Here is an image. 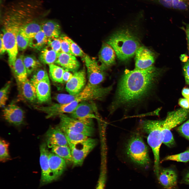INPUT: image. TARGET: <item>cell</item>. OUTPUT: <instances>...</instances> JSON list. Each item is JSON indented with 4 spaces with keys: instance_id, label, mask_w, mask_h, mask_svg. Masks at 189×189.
Listing matches in <instances>:
<instances>
[{
    "instance_id": "obj_1",
    "label": "cell",
    "mask_w": 189,
    "mask_h": 189,
    "mask_svg": "<svg viewBox=\"0 0 189 189\" xmlns=\"http://www.w3.org/2000/svg\"><path fill=\"white\" fill-rule=\"evenodd\" d=\"M158 74L153 66L143 70L126 69L118 84L111 112L122 106L135 105L149 96Z\"/></svg>"
},
{
    "instance_id": "obj_2",
    "label": "cell",
    "mask_w": 189,
    "mask_h": 189,
    "mask_svg": "<svg viewBox=\"0 0 189 189\" xmlns=\"http://www.w3.org/2000/svg\"><path fill=\"white\" fill-rule=\"evenodd\" d=\"M106 43L113 48L118 58L122 61L128 60L133 56L140 46L137 38L127 29L116 32Z\"/></svg>"
},
{
    "instance_id": "obj_3",
    "label": "cell",
    "mask_w": 189,
    "mask_h": 189,
    "mask_svg": "<svg viewBox=\"0 0 189 189\" xmlns=\"http://www.w3.org/2000/svg\"><path fill=\"white\" fill-rule=\"evenodd\" d=\"M163 120H144L140 122L139 128L147 135L148 144L152 149L154 159V171L157 177L160 167V151L162 143L161 130Z\"/></svg>"
},
{
    "instance_id": "obj_4",
    "label": "cell",
    "mask_w": 189,
    "mask_h": 189,
    "mask_svg": "<svg viewBox=\"0 0 189 189\" xmlns=\"http://www.w3.org/2000/svg\"><path fill=\"white\" fill-rule=\"evenodd\" d=\"M125 152L132 162L145 168L150 163L149 150L139 132L133 133L127 139L125 145Z\"/></svg>"
},
{
    "instance_id": "obj_5",
    "label": "cell",
    "mask_w": 189,
    "mask_h": 189,
    "mask_svg": "<svg viewBox=\"0 0 189 189\" xmlns=\"http://www.w3.org/2000/svg\"><path fill=\"white\" fill-rule=\"evenodd\" d=\"M112 87L111 85L104 87L88 83L82 90L76 95L60 93L56 95L55 99L61 104L67 103L73 100L80 103L86 101L101 100L110 92Z\"/></svg>"
},
{
    "instance_id": "obj_6",
    "label": "cell",
    "mask_w": 189,
    "mask_h": 189,
    "mask_svg": "<svg viewBox=\"0 0 189 189\" xmlns=\"http://www.w3.org/2000/svg\"><path fill=\"white\" fill-rule=\"evenodd\" d=\"M189 116V109L181 108L169 113L163 120L161 130L162 143L169 147L175 145V141L171 130L182 123Z\"/></svg>"
},
{
    "instance_id": "obj_7",
    "label": "cell",
    "mask_w": 189,
    "mask_h": 189,
    "mask_svg": "<svg viewBox=\"0 0 189 189\" xmlns=\"http://www.w3.org/2000/svg\"><path fill=\"white\" fill-rule=\"evenodd\" d=\"M3 42L8 55V63L13 64L17 59L18 52L16 36L22 26L14 22H2Z\"/></svg>"
},
{
    "instance_id": "obj_8",
    "label": "cell",
    "mask_w": 189,
    "mask_h": 189,
    "mask_svg": "<svg viewBox=\"0 0 189 189\" xmlns=\"http://www.w3.org/2000/svg\"><path fill=\"white\" fill-rule=\"evenodd\" d=\"M70 117L84 124L93 127V119H102L96 104L93 101L82 102L70 113Z\"/></svg>"
},
{
    "instance_id": "obj_9",
    "label": "cell",
    "mask_w": 189,
    "mask_h": 189,
    "mask_svg": "<svg viewBox=\"0 0 189 189\" xmlns=\"http://www.w3.org/2000/svg\"><path fill=\"white\" fill-rule=\"evenodd\" d=\"M68 142L72 158L73 167L81 166L86 158L97 145L96 139L88 138L79 142L72 143Z\"/></svg>"
},
{
    "instance_id": "obj_10",
    "label": "cell",
    "mask_w": 189,
    "mask_h": 189,
    "mask_svg": "<svg viewBox=\"0 0 189 189\" xmlns=\"http://www.w3.org/2000/svg\"><path fill=\"white\" fill-rule=\"evenodd\" d=\"M60 122L58 126L62 131H69L85 134L90 137L93 134V127L86 125L80 121L65 114L59 116Z\"/></svg>"
},
{
    "instance_id": "obj_11",
    "label": "cell",
    "mask_w": 189,
    "mask_h": 189,
    "mask_svg": "<svg viewBox=\"0 0 189 189\" xmlns=\"http://www.w3.org/2000/svg\"><path fill=\"white\" fill-rule=\"evenodd\" d=\"M87 69L88 83L92 85H99L104 80L105 70L95 59L85 54L82 57Z\"/></svg>"
},
{
    "instance_id": "obj_12",
    "label": "cell",
    "mask_w": 189,
    "mask_h": 189,
    "mask_svg": "<svg viewBox=\"0 0 189 189\" xmlns=\"http://www.w3.org/2000/svg\"><path fill=\"white\" fill-rule=\"evenodd\" d=\"M46 144L43 143L40 147V163L41 170L40 185L43 186L54 180L49 164V151Z\"/></svg>"
},
{
    "instance_id": "obj_13",
    "label": "cell",
    "mask_w": 189,
    "mask_h": 189,
    "mask_svg": "<svg viewBox=\"0 0 189 189\" xmlns=\"http://www.w3.org/2000/svg\"><path fill=\"white\" fill-rule=\"evenodd\" d=\"M2 115L6 121L15 125L19 126L23 123L24 111L15 104L12 103L4 108L2 111Z\"/></svg>"
},
{
    "instance_id": "obj_14",
    "label": "cell",
    "mask_w": 189,
    "mask_h": 189,
    "mask_svg": "<svg viewBox=\"0 0 189 189\" xmlns=\"http://www.w3.org/2000/svg\"><path fill=\"white\" fill-rule=\"evenodd\" d=\"M135 69L143 70L152 66L155 59L151 51L143 46H140L135 54Z\"/></svg>"
},
{
    "instance_id": "obj_15",
    "label": "cell",
    "mask_w": 189,
    "mask_h": 189,
    "mask_svg": "<svg viewBox=\"0 0 189 189\" xmlns=\"http://www.w3.org/2000/svg\"><path fill=\"white\" fill-rule=\"evenodd\" d=\"M86 74L84 69L74 73L66 83L65 88L69 94L75 95L80 92L86 86Z\"/></svg>"
},
{
    "instance_id": "obj_16",
    "label": "cell",
    "mask_w": 189,
    "mask_h": 189,
    "mask_svg": "<svg viewBox=\"0 0 189 189\" xmlns=\"http://www.w3.org/2000/svg\"><path fill=\"white\" fill-rule=\"evenodd\" d=\"M45 137L48 147L51 148L56 146H68L65 135L58 126L50 127L47 131Z\"/></svg>"
},
{
    "instance_id": "obj_17",
    "label": "cell",
    "mask_w": 189,
    "mask_h": 189,
    "mask_svg": "<svg viewBox=\"0 0 189 189\" xmlns=\"http://www.w3.org/2000/svg\"><path fill=\"white\" fill-rule=\"evenodd\" d=\"M157 178L165 189H177V175L176 171L171 168L160 169Z\"/></svg>"
},
{
    "instance_id": "obj_18",
    "label": "cell",
    "mask_w": 189,
    "mask_h": 189,
    "mask_svg": "<svg viewBox=\"0 0 189 189\" xmlns=\"http://www.w3.org/2000/svg\"><path fill=\"white\" fill-rule=\"evenodd\" d=\"M75 56L61 52L58 54L55 62L64 69L74 73L77 71L80 65Z\"/></svg>"
},
{
    "instance_id": "obj_19",
    "label": "cell",
    "mask_w": 189,
    "mask_h": 189,
    "mask_svg": "<svg viewBox=\"0 0 189 189\" xmlns=\"http://www.w3.org/2000/svg\"><path fill=\"white\" fill-rule=\"evenodd\" d=\"M116 53L113 48L107 43H104L99 52V61L105 70L115 62Z\"/></svg>"
},
{
    "instance_id": "obj_20",
    "label": "cell",
    "mask_w": 189,
    "mask_h": 189,
    "mask_svg": "<svg viewBox=\"0 0 189 189\" xmlns=\"http://www.w3.org/2000/svg\"><path fill=\"white\" fill-rule=\"evenodd\" d=\"M49 162L53 178L56 180L62 174L67 163L64 159L52 152H49Z\"/></svg>"
},
{
    "instance_id": "obj_21",
    "label": "cell",
    "mask_w": 189,
    "mask_h": 189,
    "mask_svg": "<svg viewBox=\"0 0 189 189\" xmlns=\"http://www.w3.org/2000/svg\"><path fill=\"white\" fill-rule=\"evenodd\" d=\"M166 8L181 12L189 11V0H146Z\"/></svg>"
},
{
    "instance_id": "obj_22",
    "label": "cell",
    "mask_w": 189,
    "mask_h": 189,
    "mask_svg": "<svg viewBox=\"0 0 189 189\" xmlns=\"http://www.w3.org/2000/svg\"><path fill=\"white\" fill-rule=\"evenodd\" d=\"M34 86L37 100L39 102L44 103L50 100V86L49 77L39 82Z\"/></svg>"
},
{
    "instance_id": "obj_23",
    "label": "cell",
    "mask_w": 189,
    "mask_h": 189,
    "mask_svg": "<svg viewBox=\"0 0 189 189\" xmlns=\"http://www.w3.org/2000/svg\"><path fill=\"white\" fill-rule=\"evenodd\" d=\"M41 30L48 38H59L61 33L59 23L53 20L44 21L42 24Z\"/></svg>"
},
{
    "instance_id": "obj_24",
    "label": "cell",
    "mask_w": 189,
    "mask_h": 189,
    "mask_svg": "<svg viewBox=\"0 0 189 189\" xmlns=\"http://www.w3.org/2000/svg\"><path fill=\"white\" fill-rule=\"evenodd\" d=\"M43 21L40 22L38 19L28 22L20 28L19 32L23 35L30 39L41 30Z\"/></svg>"
},
{
    "instance_id": "obj_25",
    "label": "cell",
    "mask_w": 189,
    "mask_h": 189,
    "mask_svg": "<svg viewBox=\"0 0 189 189\" xmlns=\"http://www.w3.org/2000/svg\"><path fill=\"white\" fill-rule=\"evenodd\" d=\"M23 56L20 55L17 57L14 65L11 68L18 83L28 78V74L23 61Z\"/></svg>"
},
{
    "instance_id": "obj_26",
    "label": "cell",
    "mask_w": 189,
    "mask_h": 189,
    "mask_svg": "<svg viewBox=\"0 0 189 189\" xmlns=\"http://www.w3.org/2000/svg\"><path fill=\"white\" fill-rule=\"evenodd\" d=\"M18 83L22 94L25 98L32 102L37 100L35 87L30 80L28 78Z\"/></svg>"
},
{
    "instance_id": "obj_27",
    "label": "cell",
    "mask_w": 189,
    "mask_h": 189,
    "mask_svg": "<svg viewBox=\"0 0 189 189\" xmlns=\"http://www.w3.org/2000/svg\"><path fill=\"white\" fill-rule=\"evenodd\" d=\"M48 38L41 30L30 39L29 46L38 50H42L47 45Z\"/></svg>"
},
{
    "instance_id": "obj_28",
    "label": "cell",
    "mask_w": 189,
    "mask_h": 189,
    "mask_svg": "<svg viewBox=\"0 0 189 189\" xmlns=\"http://www.w3.org/2000/svg\"><path fill=\"white\" fill-rule=\"evenodd\" d=\"M58 54L47 45L41 50L39 56L40 61L42 63L49 65L54 64Z\"/></svg>"
},
{
    "instance_id": "obj_29",
    "label": "cell",
    "mask_w": 189,
    "mask_h": 189,
    "mask_svg": "<svg viewBox=\"0 0 189 189\" xmlns=\"http://www.w3.org/2000/svg\"><path fill=\"white\" fill-rule=\"evenodd\" d=\"M51 152L64 159L67 163H72L71 150L69 146H59L51 148Z\"/></svg>"
},
{
    "instance_id": "obj_30",
    "label": "cell",
    "mask_w": 189,
    "mask_h": 189,
    "mask_svg": "<svg viewBox=\"0 0 189 189\" xmlns=\"http://www.w3.org/2000/svg\"><path fill=\"white\" fill-rule=\"evenodd\" d=\"M23 61L28 75L33 73L41 66L40 62L35 57L32 55L24 56Z\"/></svg>"
},
{
    "instance_id": "obj_31",
    "label": "cell",
    "mask_w": 189,
    "mask_h": 189,
    "mask_svg": "<svg viewBox=\"0 0 189 189\" xmlns=\"http://www.w3.org/2000/svg\"><path fill=\"white\" fill-rule=\"evenodd\" d=\"M49 75L51 80L56 82L64 83L62 77L65 69L54 64L49 65Z\"/></svg>"
},
{
    "instance_id": "obj_32",
    "label": "cell",
    "mask_w": 189,
    "mask_h": 189,
    "mask_svg": "<svg viewBox=\"0 0 189 189\" xmlns=\"http://www.w3.org/2000/svg\"><path fill=\"white\" fill-rule=\"evenodd\" d=\"M64 133L68 142L75 143L84 141L90 137L84 134L69 131H63Z\"/></svg>"
},
{
    "instance_id": "obj_33",
    "label": "cell",
    "mask_w": 189,
    "mask_h": 189,
    "mask_svg": "<svg viewBox=\"0 0 189 189\" xmlns=\"http://www.w3.org/2000/svg\"><path fill=\"white\" fill-rule=\"evenodd\" d=\"M166 161H172L184 162L189 161V149L180 153L168 155L162 160V162Z\"/></svg>"
},
{
    "instance_id": "obj_34",
    "label": "cell",
    "mask_w": 189,
    "mask_h": 189,
    "mask_svg": "<svg viewBox=\"0 0 189 189\" xmlns=\"http://www.w3.org/2000/svg\"><path fill=\"white\" fill-rule=\"evenodd\" d=\"M9 143L1 139L0 140V161L4 162L10 159L8 150Z\"/></svg>"
},
{
    "instance_id": "obj_35",
    "label": "cell",
    "mask_w": 189,
    "mask_h": 189,
    "mask_svg": "<svg viewBox=\"0 0 189 189\" xmlns=\"http://www.w3.org/2000/svg\"><path fill=\"white\" fill-rule=\"evenodd\" d=\"M61 36L68 43L74 56L82 57L85 54L81 48L71 39L65 35Z\"/></svg>"
},
{
    "instance_id": "obj_36",
    "label": "cell",
    "mask_w": 189,
    "mask_h": 189,
    "mask_svg": "<svg viewBox=\"0 0 189 189\" xmlns=\"http://www.w3.org/2000/svg\"><path fill=\"white\" fill-rule=\"evenodd\" d=\"M33 73L30 81L34 86L39 82L49 77L47 72L43 68H39Z\"/></svg>"
},
{
    "instance_id": "obj_37",
    "label": "cell",
    "mask_w": 189,
    "mask_h": 189,
    "mask_svg": "<svg viewBox=\"0 0 189 189\" xmlns=\"http://www.w3.org/2000/svg\"><path fill=\"white\" fill-rule=\"evenodd\" d=\"M107 174V165H101L98 180L96 189H104Z\"/></svg>"
},
{
    "instance_id": "obj_38",
    "label": "cell",
    "mask_w": 189,
    "mask_h": 189,
    "mask_svg": "<svg viewBox=\"0 0 189 189\" xmlns=\"http://www.w3.org/2000/svg\"><path fill=\"white\" fill-rule=\"evenodd\" d=\"M11 82H7L1 89L0 91V106L4 107L8 99V94L10 87Z\"/></svg>"
},
{
    "instance_id": "obj_39",
    "label": "cell",
    "mask_w": 189,
    "mask_h": 189,
    "mask_svg": "<svg viewBox=\"0 0 189 189\" xmlns=\"http://www.w3.org/2000/svg\"><path fill=\"white\" fill-rule=\"evenodd\" d=\"M29 39L23 35L19 32L16 36V41L18 50L22 51L25 50L29 46Z\"/></svg>"
},
{
    "instance_id": "obj_40",
    "label": "cell",
    "mask_w": 189,
    "mask_h": 189,
    "mask_svg": "<svg viewBox=\"0 0 189 189\" xmlns=\"http://www.w3.org/2000/svg\"><path fill=\"white\" fill-rule=\"evenodd\" d=\"M47 45L57 53L61 52V44L59 37L48 38Z\"/></svg>"
},
{
    "instance_id": "obj_41",
    "label": "cell",
    "mask_w": 189,
    "mask_h": 189,
    "mask_svg": "<svg viewBox=\"0 0 189 189\" xmlns=\"http://www.w3.org/2000/svg\"><path fill=\"white\" fill-rule=\"evenodd\" d=\"M177 132L189 141V119L177 128Z\"/></svg>"
},
{
    "instance_id": "obj_42",
    "label": "cell",
    "mask_w": 189,
    "mask_h": 189,
    "mask_svg": "<svg viewBox=\"0 0 189 189\" xmlns=\"http://www.w3.org/2000/svg\"><path fill=\"white\" fill-rule=\"evenodd\" d=\"M61 44V52L73 55L68 43L61 36L59 37Z\"/></svg>"
},
{
    "instance_id": "obj_43",
    "label": "cell",
    "mask_w": 189,
    "mask_h": 189,
    "mask_svg": "<svg viewBox=\"0 0 189 189\" xmlns=\"http://www.w3.org/2000/svg\"><path fill=\"white\" fill-rule=\"evenodd\" d=\"M183 70L186 83L189 85V60L185 64Z\"/></svg>"
},
{
    "instance_id": "obj_44",
    "label": "cell",
    "mask_w": 189,
    "mask_h": 189,
    "mask_svg": "<svg viewBox=\"0 0 189 189\" xmlns=\"http://www.w3.org/2000/svg\"><path fill=\"white\" fill-rule=\"evenodd\" d=\"M178 104L182 108L185 109H189V99L186 98H181L178 101Z\"/></svg>"
},
{
    "instance_id": "obj_45",
    "label": "cell",
    "mask_w": 189,
    "mask_h": 189,
    "mask_svg": "<svg viewBox=\"0 0 189 189\" xmlns=\"http://www.w3.org/2000/svg\"><path fill=\"white\" fill-rule=\"evenodd\" d=\"M73 75V74L70 71L65 70L62 77L64 82H65L66 83L71 79Z\"/></svg>"
},
{
    "instance_id": "obj_46",
    "label": "cell",
    "mask_w": 189,
    "mask_h": 189,
    "mask_svg": "<svg viewBox=\"0 0 189 189\" xmlns=\"http://www.w3.org/2000/svg\"><path fill=\"white\" fill-rule=\"evenodd\" d=\"M3 34L1 33L0 35V53L1 55L4 54L7 50L4 45L3 39Z\"/></svg>"
},
{
    "instance_id": "obj_47",
    "label": "cell",
    "mask_w": 189,
    "mask_h": 189,
    "mask_svg": "<svg viewBox=\"0 0 189 189\" xmlns=\"http://www.w3.org/2000/svg\"><path fill=\"white\" fill-rule=\"evenodd\" d=\"M181 183L189 185V170L183 174Z\"/></svg>"
},
{
    "instance_id": "obj_48",
    "label": "cell",
    "mask_w": 189,
    "mask_h": 189,
    "mask_svg": "<svg viewBox=\"0 0 189 189\" xmlns=\"http://www.w3.org/2000/svg\"><path fill=\"white\" fill-rule=\"evenodd\" d=\"M182 94L184 98L189 99V88H183L182 90Z\"/></svg>"
},
{
    "instance_id": "obj_49",
    "label": "cell",
    "mask_w": 189,
    "mask_h": 189,
    "mask_svg": "<svg viewBox=\"0 0 189 189\" xmlns=\"http://www.w3.org/2000/svg\"><path fill=\"white\" fill-rule=\"evenodd\" d=\"M180 57L181 61L183 62H186L187 61L188 57L186 54H183L181 55Z\"/></svg>"
},
{
    "instance_id": "obj_50",
    "label": "cell",
    "mask_w": 189,
    "mask_h": 189,
    "mask_svg": "<svg viewBox=\"0 0 189 189\" xmlns=\"http://www.w3.org/2000/svg\"><path fill=\"white\" fill-rule=\"evenodd\" d=\"M186 33L188 42V46H189V24L186 27Z\"/></svg>"
},
{
    "instance_id": "obj_51",
    "label": "cell",
    "mask_w": 189,
    "mask_h": 189,
    "mask_svg": "<svg viewBox=\"0 0 189 189\" xmlns=\"http://www.w3.org/2000/svg\"><path fill=\"white\" fill-rule=\"evenodd\" d=\"M188 49H189V46H188Z\"/></svg>"
}]
</instances>
